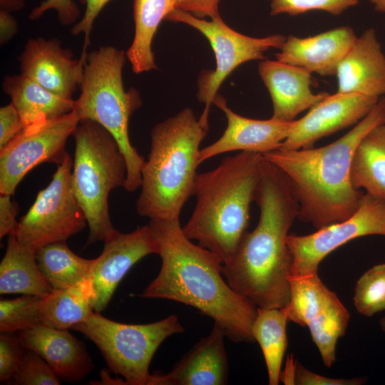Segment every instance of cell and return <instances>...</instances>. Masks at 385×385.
<instances>
[{
  "label": "cell",
  "mask_w": 385,
  "mask_h": 385,
  "mask_svg": "<svg viewBox=\"0 0 385 385\" xmlns=\"http://www.w3.org/2000/svg\"><path fill=\"white\" fill-rule=\"evenodd\" d=\"M19 337L23 346L41 356L61 379L78 383L94 367L83 342L68 329L41 324L19 332Z\"/></svg>",
  "instance_id": "obj_18"
},
{
  "label": "cell",
  "mask_w": 385,
  "mask_h": 385,
  "mask_svg": "<svg viewBox=\"0 0 385 385\" xmlns=\"http://www.w3.org/2000/svg\"><path fill=\"white\" fill-rule=\"evenodd\" d=\"M53 288L43 277L36 260V251L9 235L6 252L0 263V293L44 297Z\"/></svg>",
  "instance_id": "obj_23"
},
{
  "label": "cell",
  "mask_w": 385,
  "mask_h": 385,
  "mask_svg": "<svg viewBox=\"0 0 385 385\" xmlns=\"http://www.w3.org/2000/svg\"><path fill=\"white\" fill-rule=\"evenodd\" d=\"M287 314L283 308H258L252 334L263 354L270 385H277L283 357L287 346Z\"/></svg>",
  "instance_id": "obj_27"
},
{
  "label": "cell",
  "mask_w": 385,
  "mask_h": 385,
  "mask_svg": "<svg viewBox=\"0 0 385 385\" xmlns=\"http://www.w3.org/2000/svg\"><path fill=\"white\" fill-rule=\"evenodd\" d=\"M49 10L56 11L58 21L63 26L74 25L81 15L73 0H44L31 11L29 19L37 20Z\"/></svg>",
  "instance_id": "obj_36"
},
{
  "label": "cell",
  "mask_w": 385,
  "mask_h": 385,
  "mask_svg": "<svg viewBox=\"0 0 385 385\" xmlns=\"http://www.w3.org/2000/svg\"><path fill=\"white\" fill-rule=\"evenodd\" d=\"M94 312L93 287L90 279L73 287L53 289L43 297L41 324L71 329Z\"/></svg>",
  "instance_id": "obj_25"
},
{
  "label": "cell",
  "mask_w": 385,
  "mask_h": 385,
  "mask_svg": "<svg viewBox=\"0 0 385 385\" xmlns=\"http://www.w3.org/2000/svg\"><path fill=\"white\" fill-rule=\"evenodd\" d=\"M80 120L74 111L25 128L0 150V194L13 195L25 175L36 166L60 164L68 154L66 144Z\"/></svg>",
  "instance_id": "obj_12"
},
{
  "label": "cell",
  "mask_w": 385,
  "mask_h": 385,
  "mask_svg": "<svg viewBox=\"0 0 385 385\" xmlns=\"http://www.w3.org/2000/svg\"><path fill=\"white\" fill-rule=\"evenodd\" d=\"M36 257L43 277L53 289L73 287L88 279L95 261L78 256L66 242H56L38 248Z\"/></svg>",
  "instance_id": "obj_28"
},
{
  "label": "cell",
  "mask_w": 385,
  "mask_h": 385,
  "mask_svg": "<svg viewBox=\"0 0 385 385\" xmlns=\"http://www.w3.org/2000/svg\"><path fill=\"white\" fill-rule=\"evenodd\" d=\"M337 92L379 98L385 95V55L374 29L357 37L340 62Z\"/></svg>",
  "instance_id": "obj_21"
},
{
  "label": "cell",
  "mask_w": 385,
  "mask_h": 385,
  "mask_svg": "<svg viewBox=\"0 0 385 385\" xmlns=\"http://www.w3.org/2000/svg\"><path fill=\"white\" fill-rule=\"evenodd\" d=\"M0 335V381L13 380L18 371L25 350L19 337L11 333Z\"/></svg>",
  "instance_id": "obj_35"
},
{
  "label": "cell",
  "mask_w": 385,
  "mask_h": 385,
  "mask_svg": "<svg viewBox=\"0 0 385 385\" xmlns=\"http://www.w3.org/2000/svg\"><path fill=\"white\" fill-rule=\"evenodd\" d=\"M18 31V24L10 12L0 10V43H7Z\"/></svg>",
  "instance_id": "obj_42"
},
{
  "label": "cell",
  "mask_w": 385,
  "mask_h": 385,
  "mask_svg": "<svg viewBox=\"0 0 385 385\" xmlns=\"http://www.w3.org/2000/svg\"><path fill=\"white\" fill-rule=\"evenodd\" d=\"M173 1L175 9L187 12L199 19L210 17L212 19L221 17L218 10L220 0H173Z\"/></svg>",
  "instance_id": "obj_40"
},
{
  "label": "cell",
  "mask_w": 385,
  "mask_h": 385,
  "mask_svg": "<svg viewBox=\"0 0 385 385\" xmlns=\"http://www.w3.org/2000/svg\"><path fill=\"white\" fill-rule=\"evenodd\" d=\"M24 128L16 108L10 103L0 108V150L15 138Z\"/></svg>",
  "instance_id": "obj_37"
},
{
  "label": "cell",
  "mask_w": 385,
  "mask_h": 385,
  "mask_svg": "<svg viewBox=\"0 0 385 385\" xmlns=\"http://www.w3.org/2000/svg\"><path fill=\"white\" fill-rule=\"evenodd\" d=\"M379 98L357 93L328 94L302 118L294 120L280 146L283 150L311 148L319 139L356 125Z\"/></svg>",
  "instance_id": "obj_14"
},
{
  "label": "cell",
  "mask_w": 385,
  "mask_h": 385,
  "mask_svg": "<svg viewBox=\"0 0 385 385\" xmlns=\"http://www.w3.org/2000/svg\"><path fill=\"white\" fill-rule=\"evenodd\" d=\"M103 242V251L95 258L89 277L96 312L107 307L119 282L135 264L148 255L158 253L149 225L128 233L115 229Z\"/></svg>",
  "instance_id": "obj_13"
},
{
  "label": "cell",
  "mask_w": 385,
  "mask_h": 385,
  "mask_svg": "<svg viewBox=\"0 0 385 385\" xmlns=\"http://www.w3.org/2000/svg\"><path fill=\"white\" fill-rule=\"evenodd\" d=\"M258 71L269 91L273 108L272 118L275 120L292 122L328 95L312 92V73L302 68L277 60H262Z\"/></svg>",
  "instance_id": "obj_19"
},
{
  "label": "cell",
  "mask_w": 385,
  "mask_h": 385,
  "mask_svg": "<svg viewBox=\"0 0 385 385\" xmlns=\"http://www.w3.org/2000/svg\"><path fill=\"white\" fill-rule=\"evenodd\" d=\"M349 317V312L333 292L322 310L307 326L327 367H331L336 361L337 343L344 334Z\"/></svg>",
  "instance_id": "obj_29"
},
{
  "label": "cell",
  "mask_w": 385,
  "mask_h": 385,
  "mask_svg": "<svg viewBox=\"0 0 385 385\" xmlns=\"http://www.w3.org/2000/svg\"><path fill=\"white\" fill-rule=\"evenodd\" d=\"M71 329L93 342L110 370L120 375L127 385H148L154 354L168 337L184 332L175 314L153 323L130 324L111 320L96 312Z\"/></svg>",
  "instance_id": "obj_8"
},
{
  "label": "cell",
  "mask_w": 385,
  "mask_h": 385,
  "mask_svg": "<svg viewBox=\"0 0 385 385\" xmlns=\"http://www.w3.org/2000/svg\"><path fill=\"white\" fill-rule=\"evenodd\" d=\"M43 297L23 294L0 300V332L14 334L41 324Z\"/></svg>",
  "instance_id": "obj_31"
},
{
  "label": "cell",
  "mask_w": 385,
  "mask_h": 385,
  "mask_svg": "<svg viewBox=\"0 0 385 385\" xmlns=\"http://www.w3.org/2000/svg\"><path fill=\"white\" fill-rule=\"evenodd\" d=\"M25 5V0H0V10L11 12L21 11Z\"/></svg>",
  "instance_id": "obj_44"
},
{
  "label": "cell",
  "mask_w": 385,
  "mask_h": 385,
  "mask_svg": "<svg viewBox=\"0 0 385 385\" xmlns=\"http://www.w3.org/2000/svg\"><path fill=\"white\" fill-rule=\"evenodd\" d=\"M161 267L140 295L190 306L213 319L233 342H255L252 326L257 307L223 278L222 261L188 238L180 219H150Z\"/></svg>",
  "instance_id": "obj_1"
},
{
  "label": "cell",
  "mask_w": 385,
  "mask_h": 385,
  "mask_svg": "<svg viewBox=\"0 0 385 385\" xmlns=\"http://www.w3.org/2000/svg\"><path fill=\"white\" fill-rule=\"evenodd\" d=\"M72 167L67 154L57 165L49 185L38 192L21 218L15 234L19 243L36 251L51 243L66 242L86 227L85 214L72 187Z\"/></svg>",
  "instance_id": "obj_10"
},
{
  "label": "cell",
  "mask_w": 385,
  "mask_h": 385,
  "mask_svg": "<svg viewBox=\"0 0 385 385\" xmlns=\"http://www.w3.org/2000/svg\"><path fill=\"white\" fill-rule=\"evenodd\" d=\"M385 124V97L353 128L319 148H278L262 154L288 179L299 203L298 219L317 230L344 221L358 209L364 193L351 180L354 152L375 127Z\"/></svg>",
  "instance_id": "obj_3"
},
{
  "label": "cell",
  "mask_w": 385,
  "mask_h": 385,
  "mask_svg": "<svg viewBox=\"0 0 385 385\" xmlns=\"http://www.w3.org/2000/svg\"><path fill=\"white\" fill-rule=\"evenodd\" d=\"M271 15L297 16L322 11L337 16L356 6L359 0H270Z\"/></svg>",
  "instance_id": "obj_33"
},
{
  "label": "cell",
  "mask_w": 385,
  "mask_h": 385,
  "mask_svg": "<svg viewBox=\"0 0 385 385\" xmlns=\"http://www.w3.org/2000/svg\"><path fill=\"white\" fill-rule=\"evenodd\" d=\"M208 128L189 108L152 128L150 150L142 169L136 201L140 216L180 219L183 205L192 195L200 145Z\"/></svg>",
  "instance_id": "obj_5"
},
{
  "label": "cell",
  "mask_w": 385,
  "mask_h": 385,
  "mask_svg": "<svg viewBox=\"0 0 385 385\" xmlns=\"http://www.w3.org/2000/svg\"><path fill=\"white\" fill-rule=\"evenodd\" d=\"M350 174L356 189L385 197V124L361 140L352 156Z\"/></svg>",
  "instance_id": "obj_26"
},
{
  "label": "cell",
  "mask_w": 385,
  "mask_h": 385,
  "mask_svg": "<svg viewBox=\"0 0 385 385\" xmlns=\"http://www.w3.org/2000/svg\"><path fill=\"white\" fill-rule=\"evenodd\" d=\"M87 56V50L82 49L80 57L74 58L56 38H30L19 58L20 71L49 91L72 100L81 84Z\"/></svg>",
  "instance_id": "obj_15"
},
{
  "label": "cell",
  "mask_w": 385,
  "mask_h": 385,
  "mask_svg": "<svg viewBox=\"0 0 385 385\" xmlns=\"http://www.w3.org/2000/svg\"><path fill=\"white\" fill-rule=\"evenodd\" d=\"M381 327L384 331H385V317L382 318L380 322Z\"/></svg>",
  "instance_id": "obj_46"
},
{
  "label": "cell",
  "mask_w": 385,
  "mask_h": 385,
  "mask_svg": "<svg viewBox=\"0 0 385 385\" xmlns=\"http://www.w3.org/2000/svg\"><path fill=\"white\" fill-rule=\"evenodd\" d=\"M353 300L357 312L366 317L385 310V263L371 267L361 275Z\"/></svg>",
  "instance_id": "obj_32"
},
{
  "label": "cell",
  "mask_w": 385,
  "mask_h": 385,
  "mask_svg": "<svg viewBox=\"0 0 385 385\" xmlns=\"http://www.w3.org/2000/svg\"><path fill=\"white\" fill-rule=\"evenodd\" d=\"M289 299L284 307L288 322L307 327L324 307L334 292L322 282L318 273L289 277Z\"/></svg>",
  "instance_id": "obj_30"
},
{
  "label": "cell",
  "mask_w": 385,
  "mask_h": 385,
  "mask_svg": "<svg viewBox=\"0 0 385 385\" xmlns=\"http://www.w3.org/2000/svg\"><path fill=\"white\" fill-rule=\"evenodd\" d=\"M364 382V380L361 378L345 379L322 376L307 369L298 361L297 362L295 372V384L297 385H359Z\"/></svg>",
  "instance_id": "obj_39"
},
{
  "label": "cell",
  "mask_w": 385,
  "mask_h": 385,
  "mask_svg": "<svg viewBox=\"0 0 385 385\" xmlns=\"http://www.w3.org/2000/svg\"><path fill=\"white\" fill-rule=\"evenodd\" d=\"M225 113L227 125L221 137L200 149L199 163L230 151L263 153L277 150L288 136L292 122H283L272 118L257 120L235 113L225 99L217 94L213 103Z\"/></svg>",
  "instance_id": "obj_16"
},
{
  "label": "cell",
  "mask_w": 385,
  "mask_h": 385,
  "mask_svg": "<svg viewBox=\"0 0 385 385\" xmlns=\"http://www.w3.org/2000/svg\"><path fill=\"white\" fill-rule=\"evenodd\" d=\"M367 235L385 237V197L365 192L356 211L346 220L306 235H288L287 243L292 257L291 275L318 273L320 262L329 253Z\"/></svg>",
  "instance_id": "obj_11"
},
{
  "label": "cell",
  "mask_w": 385,
  "mask_h": 385,
  "mask_svg": "<svg viewBox=\"0 0 385 385\" xmlns=\"http://www.w3.org/2000/svg\"><path fill=\"white\" fill-rule=\"evenodd\" d=\"M354 30L342 26L315 36H289L275 53L276 60L321 76L336 75L338 66L354 43Z\"/></svg>",
  "instance_id": "obj_20"
},
{
  "label": "cell",
  "mask_w": 385,
  "mask_h": 385,
  "mask_svg": "<svg viewBox=\"0 0 385 385\" xmlns=\"http://www.w3.org/2000/svg\"><path fill=\"white\" fill-rule=\"evenodd\" d=\"M111 0H83L86 4V10L81 20L73 25L71 33L74 35L83 34V49H87L91 43V34L93 24L103 7Z\"/></svg>",
  "instance_id": "obj_38"
},
{
  "label": "cell",
  "mask_w": 385,
  "mask_h": 385,
  "mask_svg": "<svg viewBox=\"0 0 385 385\" xmlns=\"http://www.w3.org/2000/svg\"><path fill=\"white\" fill-rule=\"evenodd\" d=\"M75 140L71 183L89 228L86 245L104 240L115 229L108 211V195L124 186L126 161L113 136L91 120H81Z\"/></svg>",
  "instance_id": "obj_7"
},
{
  "label": "cell",
  "mask_w": 385,
  "mask_h": 385,
  "mask_svg": "<svg viewBox=\"0 0 385 385\" xmlns=\"http://www.w3.org/2000/svg\"><path fill=\"white\" fill-rule=\"evenodd\" d=\"M225 334L214 323L202 338L167 374L152 375L148 385H224L228 382Z\"/></svg>",
  "instance_id": "obj_17"
},
{
  "label": "cell",
  "mask_w": 385,
  "mask_h": 385,
  "mask_svg": "<svg viewBox=\"0 0 385 385\" xmlns=\"http://www.w3.org/2000/svg\"><path fill=\"white\" fill-rule=\"evenodd\" d=\"M262 161L261 153L240 151L197 175L192 192L195 206L183 231L223 264L233 257L247 232Z\"/></svg>",
  "instance_id": "obj_4"
},
{
  "label": "cell",
  "mask_w": 385,
  "mask_h": 385,
  "mask_svg": "<svg viewBox=\"0 0 385 385\" xmlns=\"http://www.w3.org/2000/svg\"><path fill=\"white\" fill-rule=\"evenodd\" d=\"M18 385H58L60 379L38 354L25 348L20 367L13 379Z\"/></svg>",
  "instance_id": "obj_34"
},
{
  "label": "cell",
  "mask_w": 385,
  "mask_h": 385,
  "mask_svg": "<svg viewBox=\"0 0 385 385\" xmlns=\"http://www.w3.org/2000/svg\"><path fill=\"white\" fill-rule=\"evenodd\" d=\"M297 361L294 360L292 355L287 358L284 371H281L279 381L286 385L295 384V372Z\"/></svg>",
  "instance_id": "obj_43"
},
{
  "label": "cell",
  "mask_w": 385,
  "mask_h": 385,
  "mask_svg": "<svg viewBox=\"0 0 385 385\" xmlns=\"http://www.w3.org/2000/svg\"><path fill=\"white\" fill-rule=\"evenodd\" d=\"M2 89L19 112L24 128L73 111V99L62 98L21 73L5 76Z\"/></svg>",
  "instance_id": "obj_22"
},
{
  "label": "cell",
  "mask_w": 385,
  "mask_h": 385,
  "mask_svg": "<svg viewBox=\"0 0 385 385\" xmlns=\"http://www.w3.org/2000/svg\"><path fill=\"white\" fill-rule=\"evenodd\" d=\"M255 201L258 223L244 234L222 273L234 291L257 307L283 308L289 299L292 266L287 237L298 218L299 203L285 175L264 158Z\"/></svg>",
  "instance_id": "obj_2"
},
{
  "label": "cell",
  "mask_w": 385,
  "mask_h": 385,
  "mask_svg": "<svg viewBox=\"0 0 385 385\" xmlns=\"http://www.w3.org/2000/svg\"><path fill=\"white\" fill-rule=\"evenodd\" d=\"M374 9L381 13H385V0H369Z\"/></svg>",
  "instance_id": "obj_45"
},
{
  "label": "cell",
  "mask_w": 385,
  "mask_h": 385,
  "mask_svg": "<svg viewBox=\"0 0 385 385\" xmlns=\"http://www.w3.org/2000/svg\"><path fill=\"white\" fill-rule=\"evenodd\" d=\"M174 9L173 0H134L135 34L126 56L135 73L158 68L153 39L162 20Z\"/></svg>",
  "instance_id": "obj_24"
},
{
  "label": "cell",
  "mask_w": 385,
  "mask_h": 385,
  "mask_svg": "<svg viewBox=\"0 0 385 385\" xmlns=\"http://www.w3.org/2000/svg\"><path fill=\"white\" fill-rule=\"evenodd\" d=\"M165 20L183 23L195 29L206 37L214 51L215 70L202 71L197 80V97L205 105L199 120L206 127H209L210 106L224 80L241 64L263 60L267 51L279 49L286 38L280 34L262 38L248 36L229 27L221 17L206 21L178 9H174Z\"/></svg>",
  "instance_id": "obj_9"
},
{
  "label": "cell",
  "mask_w": 385,
  "mask_h": 385,
  "mask_svg": "<svg viewBox=\"0 0 385 385\" xmlns=\"http://www.w3.org/2000/svg\"><path fill=\"white\" fill-rule=\"evenodd\" d=\"M126 58L124 51L112 46L88 53L81 93L74 100L73 111L80 121H95L115 139L127 165L123 188L132 192L140 186L145 160L129 137L130 118L141 106L142 100L135 88L125 89L123 68Z\"/></svg>",
  "instance_id": "obj_6"
},
{
  "label": "cell",
  "mask_w": 385,
  "mask_h": 385,
  "mask_svg": "<svg viewBox=\"0 0 385 385\" xmlns=\"http://www.w3.org/2000/svg\"><path fill=\"white\" fill-rule=\"evenodd\" d=\"M18 204L11 200V195L1 194L0 196V238L6 235H15L19 222L16 215Z\"/></svg>",
  "instance_id": "obj_41"
}]
</instances>
